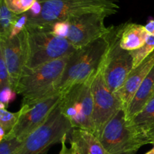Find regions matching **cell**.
<instances>
[{
	"label": "cell",
	"instance_id": "1",
	"mask_svg": "<svg viewBox=\"0 0 154 154\" xmlns=\"http://www.w3.org/2000/svg\"><path fill=\"white\" fill-rule=\"evenodd\" d=\"M40 12L38 15H27L25 26L42 29L56 23L63 22L75 17L88 13L104 14L109 17L120 9L117 0H38Z\"/></svg>",
	"mask_w": 154,
	"mask_h": 154
},
{
	"label": "cell",
	"instance_id": "2",
	"mask_svg": "<svg viewBox=\"0 0 154 154\" xmlns=\"http://www.w3.org/2000/svg\"><path fill=\"white\" fill-rule=\"evenodd\" d=\"M71 55L23 72L15 90L23 97L21 106L33 105L58 94L57 87Z\"/></svg>",
	"mask_w": 154,
	"mask_h": 154
},
{
	"label": "cell",
	"instance_id": "3",
	"mask_svg": "<svg viewBox=\"0 0 154 154\" xmlns=\"http://www.w3.org/2000/svg\"><path fill=\"white\" fill-rule=\"evenodd\" d=\"M108 46L107 33L87 46L76 50L68 61L63 75L57 87V93L63 94L73 86L94 75L102 64Z\"/></svg>",
	"mask_w": 154,
	"mask_h": 154
},
{
	"label": "cell",
	"instance_id": "4",
	"mask_svg": "<svg viewBox=\"0 0 154 154\" xmlns=\"http://www.w3.org/2000/svg\"><path fill=\"white\" fill-rule=\"evenodd\" d=\"M106 14L88 13L75 17L63 22L56 23L41 29L51 32L67 39L76 50L100 38L109 31L105 26Z\"/></svg>",
	"mask_w": 154,
	"mask_h": 154
},
{
	"label": "cell",
	"instance_id": "5",
	"mask_svg": "<svg viewBox=\"0 0 154 154\" xmlns=\"http://www.w3.org/2000/svg\"><path fill=\"white\" fill-rule=\"evenodd\" d=\"M28 59L24 70H32L73 54L76 49L66 38L51 32L26 28Z\"/></svg>",
	"mask_w": 154,
	"mask_h": 154
},
{
	"label": "cell",
	"instance_id": "6",
	"mask_svg": "<svg viewBox=\"0 0 154 154\" xmlns=\"http://www.w3.org/2000/svg\"><path fill=\"white\" fill-rule=\"evenodd\" d=\"M61 100L45 123L26 138L17 154H48L51 147L69 137L73 127L63 114Z\"/></svg>",
	"mask_w": 154,
	"mask_h": 154
},
{
	"label": "cell",
	"instance_id": "7",
	"mask_svg": "<svg viewBox=\"0 0 154 154\" xmlns=\"http://www.w3.org/2000/svg\"><path fill=\"white\" fill-rule=\"evenodd\" d=\"M95 75L87 81L71 87L62 94L61 100L63 114L70 121L72 127L89 131L93 134V100L91 87Z\"/></svg>",
	"mask_w": 154,
	"mask_h": 154
},
{
	"label": "cell",
	"instance_id": "8",
	"mask_svg": "<svg viewBox=\"0 0 154 154\" xmlns=\"http://www.w3.org/2000/svg\"><path fill=\"white\" fill-rule=\"evenodd\" d=\"M120 25L110 26L108 46L101 64L104 79L112 93L122 87L133 69L130 52L120 46Z\"/></svg>",
	"mask_w": 154,
	"mask_h": 154
},
{
	"label": "cell",
	"instance_id": "9",
	"mask_svg": "<svg viewBox=\"0 0 154 154\" xmlns=\"http://www.w3.org/2000/svg\"><path fill=\"white\" fill-rule=\"evenodd\" d=\"M99 140L109 154H136L147 144L129 127L123 109L105 126Z\"/></svg>",
	"mask_w": 154,
	"mask_h": 154
},
{
	"label": "cell",
	"instance_id": "10",
	"mask_svg": "<svg viewBox=\"0 0 154 154\" xmlns=\"http://www.w3.org/2000/svg\"><path fill=\"white\" fill-rule=\"evenodd\" d=\"M91 87L93 100L94 135L99 139L105 126L119 111L123 109V107L106 85L101 66L95 75Z\"/></svg>",
	"mask_w": 154,
	"mask_h": 154
},
{
	"label": "cell",
	"instance_id": "11",
	"mask_svg": "<svg viewBox=\"0 0 154 154\" xmlns=\"http://www.w3.org/2000/svg\"><path fill=\"white\" fill-rule=\"evenodd\" d=\"M62 98L63 95L58 93L33 105L21 106L20 115L16 126L4 138H16L21 141H25L30 134L45 123Z\"/></svg>",
	"mask_w": 154,
	"mask_h": 154
},
{
	"label": "cell",
	"instance_id": "12",
	"mask_svg": "<svg viewBox=\"0 0 154 154\" xmlns=\"http://www.w3.org/2000/svg\"><path fill=\"white\" fill-rule=\"evenodd\" d=\"M0 51L5 57L11 89L15 92L28 59V32L26 26L6 40L0 41Z\"/></svg>",
	"mask_w": 154,
	"mask_h": 154
},
{
	"label": "cell",
	"instance_id": "13",
	"mask_svg": "<svg viewBox=\"0 0 154 154\" xmlns=\"http://www.w3.org/2000/svg\"><path fill=\"white\" fill-rule=\"evenodd\" d=\"M153 66L154 52L144 60L138 67L132 69L124 84L114 93L115 97L121 103L123 111H125L128 105L130 103L141 84L150 73Z\"/></svg>",
	"mask_w": 154,
	"mask_h": 154
},
{
	"label": "cell",
	"instance_id": "14",
	"mask_svg": "<svg viewBox=\"0 0 154 154\" xmlns=\"http://www.w3.org/2000/svg\"><path fill=\"white\" fill-rule=\"evenodd\" d=\"M154 97V66L148 74L130 103L125 109V117L129 123L138 115Z\"/></svg>",
	"mask_w": 154,
	"mask_h": 154
},
{
	"label": "cell",
	"instance_id": "15",
	"mask_svg": "<svg viewBox=\"0 0 154 154\" xmlns=\"http://www.w3.org/2000/svg\"><path fill=\"white\" fill-rule=\"evenodd\" d=\"M68 140L77 154H109L100 140L89 131L73 128Z\"/></svg>",
	"mask_w": 154,
	"mask_h": 154
},
{
	"label": "cell",
	"instance_id": "16",
	"mask_svg": "<svg viewBox=\"0 0 154 154\" xmlns=\"http://www.w3.org/2000/svg\"><path fill=\"white\" fill-rule=\"evenodd\" d=\"M149 35L144 26L141 24L122 23L120 29V46L127 51H135L144 45Z\"/></svg>",
	"mask_w": 154,
	"mask_h": 154
},
{
	"label": "cell",
	"instance_id": "17",
	"mask_svg": "<svg viewBox=\"0 0 154 154\" xmlns=\"http://www.w3.org/2000/svg\"><path fill=\"white\" fill-rule=\"evenodd\" d=\"M153 123L154 97L138 115L128 123V126L134 133L136 134L143 141H145L146 144H148L145 139V135Z\"/></svg>",
	"mask_w": 154,
	"mask_h": 154
},
{
	"label": "cell",
	"instance_id": "18",
	"mask_svg": "<svg viewBox=\"0 0 154 154\" xmlns=\"http://www.w3.org/2000/svg\"><path fill=\"white\" fill-rule=\"evenodd\" d=\"M20 16L9 10L2 0H0V41L12 36L14 32Z\"/></svg>",
	"mask_w": 154,
	"mask_h": 154
},
{
	"label": "cell",
	"instance_id": "19",
	"mask_svg": "<svg viewBox=\"0 0 154 154\" xmlns=\"http://www.w3.org/2000/svg\"><path fill=\"white\" fill-rule=\"evenodd\" d=\"M129 52L133 60V69H135L154 52V35H149L144 45L138 49Z\"/></svg>",
	"mask_w": 154,
	"mask_h": 154
},
{
	"label": "cell",
	"instance_id": "20",
	"mask_svg": "<svg viewBox=\"0 0 154 154\" xmlns=\"http://www.w3.org/2000/svg\"><path fill=\"white\" fill-rule=\"evenodd\" d=\"M20 111L12 113L7 109L0 108V129L5 132V135L11 132L18 121Z\"/></svg>",
	"mask_w": 154,
	"mask_h": 154
},
{
	"label": "cell",
	"instance_id": "21",
	"mask_svg": "<svg viewBox=\"0 0 154 154\" xmlns=\"http://www.w3.org/2000/svg\"><path fill=\"white\" fill-rule=\"evenodd\" d=\"M8 8L17 15L23 14L33 7L37 0H2Z\"/></svg>",
	"mask_w": 154,
	"mask_h": 154
},
{
	"label": "cell",
	"instance_id": "22",
	"mask_svg": "<svg viewBox=\"0 0 154 154\" xmlns=\"http://www.w3.org/2000/svg\"><path fill=\"white\" fill-rule=\"evenodd\" d=\"M23 141L16 138H4L0 141V154H17Z\"/></svg>",
	"mask_w": 154,
	"mask_h": 154
},
{
	"label": "cell",
	"instance_id": "23",
	"mask_svg": "<svg viewBox=\"0 0 154 154\" xmlns=\"http://www.w3.org/2000/svg\"><path fill=\"white\" fill-rule=\"evenodd\" d=\"M6 87L11 88V78L5 61V57L2 53L0 51V89Z\"/></svg>",
	"mask_w": 154,
	"mask_h": 154
},
{
	"label": "cell",
	"instance_id": "24",
	"mask_svg": "<svg viewBox=\"0 0 154 154\" xmlns=\"http://www.w3.org/2000/svg\"><path fill=\"white\" fill-rule=\"evenodd\" d=\"M0 90H1V93H0L1 107L0 108L6 109L8 106V104L14 99V94L16 93L11 87H4Z\"/></svg>",
	"mask_w": 154,
	"mask_h": 154
},
{
	"label": "cell",
	"instance_id": "25",
	"mask_svg": "<svg viewBox=\"0 0 154 154\" xmlns=\"http://www.w3.org/2000/svg\"><path fill=\"white\" fill-rule=\"evenodd\" d=\"M67 140L68 136H66L63 138V141H62V147L59 154H77L75 148H74L72 146H71V147H69V148L66 146V141H67Z\"/></svg>",
	"mask_w": 154,
	"mask_h": 154
},
{
	"label": "cell",
	"instance_id": "26",
	"mask_svg": "<svg viewBox=\"0 0 154 154\" xmlns=\"http://www.w3.org/2000/svg\"><path fill=\"white\" fill-rule=\"evenodd\" d=\"M145 139L147 141V144H152V143L154 141V123L150 126V129H148L147 132L146 133L145 135Z\"/></svg>",
	"mask_w": 154,
	"mask_h": 154
},
{
	"label": "cell",
	"instance_id": "27",
	"mask_svg": "<svg viewBox=\"0 0 154 154\" xmlns=\"http://www.w3.org/2000/svg\"><path fill=\"white\" fill-rule=\"evenodd\" d=\"M146 30L149 32V34L154 35V20H150L147 23L145 26Z\"/></svg>",
	"mask_w": 154,
	"mask_h": 154
},
{
	"label": "cell",
	"instance_id": "28",
	"mask_svg": "<svg viewBox=\"0 0 154 154\" xmlns=\"http://www.w3.org/2000/svg\"><path fill=\"white\" fill-rule=\"evenodd\" d=\"M145 154H154V148H152L150 151H148L147 153H146Z\"/></svg>",
	"mask_w": 154,
	"mask_h": 154
},
{
	"label": "cell",
	"instance_id": "29",
	"mask_svg": "<svg viewBox=\"0 0 154 154\" xmlns=\"http://www.w3.org/2000/svg\"><path fill=\"white\" fill-rule=\"evenodd\" d=\"M152 144H153V148H154V141H153V142L152 143Z\"/></svg>",
	"mask_w": 154,
	"mask_h": 154
}]
</instances>
